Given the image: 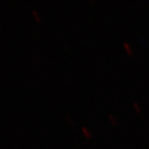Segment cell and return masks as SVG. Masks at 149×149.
<instances>
[{"label":"cell","mask_w":149,"mask_h":149,"mask_svg":"<svg viewBox=\"0 0 149 149\" xmlns=\"http://www.w3.org/2000/svg\"><path fill=\"white\" fill-rule=\"evenodd\" d=\"M80 130H81V133L84 135L85 138H86V139H91L92 138V133L86 126H81Z\"/></svg>","instance_id":"6da1fadb"},{"label":"cell","mask_w":149,"mask_h":149,"mask_svg":"<svg viewBox=\"0 0 149 149\" xmlns=\"http://www.w3.org/2000/svg\"><path fill=\"white\" fill-rule=\"evenodd\" d=\"M123 47L124 50L126 51V52H127L128 55H130V56H131V55H133V50L130 43L128 42H124L123 44Z\"/></svg>","instance_id":"7a4b0ae2"},{"label":"cell","mask_w":149,"mask_h":149,"mask_svg":"<svg viewBox=\"0 0 149 149\" xmlns=\"http://www.w3.org/2000/svg\"><path fill=\"white\" fill-rule=\"evenodd\" d=\"M108 118H109V122L111 123L113 125H117L118 124L117 118L115 117L113 113H109V114L108 115Z\"/></svg>","instance_id":"3957f363"},{"label":"cell","mask_w":149,"mask_h":149,"mask_svg":"<svg viewBox=\"0 0 149 149\" xmlns=\"http://www.w3.org/2000/svg\"><path fill=\"white\" fill-rule=\"evenodd\" d=\"M133 109H134V110L137 112V113H140L142 112V108H141L140 104H139V103H138L137 101H133Z\"/></svg>","instance_id":"277c9868"},{"label":"cell","mask_w":149,"mask_h":149,"mask_svg":"<svg viewBox=\"0 0 149 149\" xmlns=\"http://www.w3.org/2000/svg\"><path fill=\"white\" fill-rule=\"evenodd\" d=\"M32 15L35 17L36 20H37V22H41V17H40V16L38 15V13H37V11L32 10Z\"/></svg>","instance_id":"5b68a950"},{"label":"cell","mask_w":149,"mask_h":149,"mask_svg":"<svg viewBox=\"0 0 149 149\" xmlns=\"http://www.w3.org/2000/svg\"><path fill=\"white\" fill-rule=\"evenodd\" d=\"M66 118H67L68 122L70 123L71 124H73V123H74L73 120H72V118H71V116H70V115H66Z\"/></svg>","instance_id":"8992f818"},{"label":"cell","mask_w":149,"mask_h":149,"mask_svg":"<svg viewBox=\"0 0 149 149\" xmlns=\"http://www.w3.org/2000/svg\"><path fill=\"white\" fill-rule=\"evenodd\" d=\"M148 149H149V144H148Z\"/></svg>","instance_id":"52a82bcc"}]
</instances>
